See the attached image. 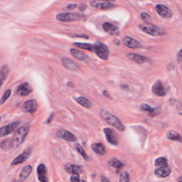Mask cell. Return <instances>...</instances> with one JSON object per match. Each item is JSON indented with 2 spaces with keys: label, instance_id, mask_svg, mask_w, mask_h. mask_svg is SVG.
I'll use <instances>...</instances> for the list:
<instances>
[{
  "label": "cell",
  "instance_id": "obj_4",
  "mask_svg": "<svg viewBox=\"0 0 182 182\" xmlns=\"http://www.w3.org/2000/svg\"><path fill=\"white\" fill-rule=\"evenodd\" d=\"M139 29L146 34L153 36H162L165 34L164 30L161 29L159 27H157L149 23H144L139 26Z\"/></svg>",
  "mask_w": 182,
  "mask_h": 182
},
{
  "label": "cell",
  "instance_id": "obj_45",
  "mask_svg": "<svg viewBox=\"0 0 182 182\" xmlns=\"http://www.w3.org/2000/svg\"><path fill=\"white\" fill-rule=\"evenodd\" d=\"M178 181L179 182H182V176L179 177V178L178 179Z\"/></svg>",
  "mask_w": 182,
  "mask_h": 182
},
{
  "label": "cell",
  "instance_id": "obj_26",
  "mask_svg": "<svg viewBox=\"0 0 182 182\" xmlns=\"http://www.w3.org/2000/svg\"><path fill=\"white\" fill-rule=\"evenodd\" d=\"M75 100L78 103L80 104V105H82L83 107L86 108H92V103L91 101L87 100V98H84V97H78V98H75Z\"/></svg>",
  "mask_w": 182,
  "mask_h": 182
},
{
  "label": "cell",
  "instance_id": "obj_1",
  "mask_svg": "<svg viewBox=\"0 0 182 182\" xmlns=\"http://www.w3.org/2000/svg\"><path fill=\"white\" fill-rule=\"evenodd\" d=\"M78 48L87 50L95 53L99 58L106 61L109 57V49L105 44L101 42L97 41L95 44H87V43H75L73 44Z\"/></svg>",
  "mask_w": 182,
  "mask_h": 182
},
{
  "label": "cell",
  "instance_id": "obj_7",
  "mask_svg": "<svg viewBox=\"0 0 182 182\" xmlns=\"http://www.w3.org/2000/svg\"><path fill=\"white\" fill-rule=\"evenodd\" d=\"M32 148H27L24 152L19 155L17 157H16L15 159L11 162V166H15V165L22 164V163L26 162V161L29 159L31 154H32Z\"/></svg>",
  "mask_w": 182,
  "mask_h": 182
},
{
  "label": "cell",
  "instance_id": "obj_32",
  "mask_svg": "<svg viewBox=\"0 0 182 182\" xmlns=\"http://www.w3.org/2000/svg\"><path fill=\"white\" fill-rule=\"evenodd\" d=\"M11 94V91L10 89L6 90V91L4 92V93L2 95V98L0 99V105H3V104L6 102V100H8L9 97H10Z\"/></svg>",
  "mask_w": 182,
  "mask_h": 182
},
{
  "label": "cell",
  "instance_id": "obj_28",
  "mask_svg": "<svg viewBox=\"0 0 182 182\" xmlns=\"http://www.w3.org/2000/svg\"><path fill=\"white\" fill-rule=\"evenodd\" d=\"M167 137L168 139H171V140L182 142L181 136L176 131H174V130L169 131L167 134Z\"/></svg>",
  "mask_w": 182,
  "mask_h": 182
},
{
  "label": "cell",
  "instance_id": "obj_36",
  "mask_svg": "<svg viewBox=\"0 0 182 182\" xmlns=\"http://www.w3.org/2000/svg\"><path fill=\"white\" fill-rule=\"evenodd\" d=\"M70 182H86L83 179H80L79 174H73L70 177Z\"/></svg>",
  "mask_w": 182,
  "mask_h": 182
},
{
  "label": "cell",
  "instance_id": "obj_10",
  "mask_svg": "<svg viewBox=\"0 0 182 182\" xmlns=\"http://www.w3.org/2000/svg\"><path fill=\"white\" fill-rule=\"evenodd\" d=\"M152 91L153 94H154L155 95L159 97L164 96L167 93L166 87L163 86L161 80H157V81L154 83L152 88Z\"/></svg>",
  "mask_w": 182,
  "mask_h": 182
},
{
  "label": "cell",
  "instance_id": "obj_18",
  "mask_svg": "<svg viewBox=\"0 0 182 182\" xmlns=\"http://www.w3.org/2000/svg\"><path fill=\"white\" fill-rule=\"evenodd\" d=\"M91 4L92 6H93V7L100 9H108L114 7L115 6L114 4L110 3V2L108 1L101 2L100 1H98V0H93V1L91 2Z\"/></svg>",
  "mask_w": 182,
  "mask_h": 182
},
{
  "label": "cell",
  "instance_id": "obj_30",
  "mask_svg": "<svg viewBox=\"0 0 182 182\" xmlns=\"http://www.w3.org/2000/svg\"><path fill=\"white\" fill-rule=\"evenodd\" d=\"M1 148L4 151L9 150L10 149H12V146H11V139H6V140H4L1 143Z\"/></svg>",
  "mask_w": 182,
  "mask_h": 182
},
{
  "label": "cell",
  "instance_id": "obj_17",
  "mask_svg": "<svg viewBox=\"0 0 182 182\" xmlns=\"http://www.w3.org/2000/svg\"><path fill=\"white\" fill-rule=\"evenodd\" d=\"M32 167L30 165L26 166L21 170L20 174L19 175V177L17 178L16 182H23L28 177H29L31 173L32 172Z\"/></svg>",
  "mask_w": 182,
  "mask_h": 182
},
{
  "label": "cell",
  "instance_id": "obj_39",
  "mask_svg": "<svg viewBox=\"0 0 182 182\" xmlns=\"http://www.w3.org/2000/svg\"><path fill=\"white\" fill-rule=\"evenodd\" d=\"M177 61L179 63H182V49L179 52L177 55Z\"/></svg>",
  "mask_w": 182,
  "mask_h": 182
},
{
  "label": "cell",
  "instance_id": "obj_35",
  "mask_svg": "<svg viewBox=\"0 0 182 182\" xmlns=\"http://www.w3.org/2000/svg\"><path fill=\"white\" fill-rule=\"evenodd\" d=\"M141 16H142V19L143 21L145 23H151V22H152V18H151L150 15H149L147 13L142 12L141 14Z\"/></svg>",
  "mask_w": 182,
  "mask_h": 182
},
{
  "label": "cell",
  "instance_id": "obj_2",
  "mask_svg": "<svg viewBox=\"0 0 182 182\" xmlns=\"http://www.w3.org/2000/svg\"><path fill=\"white\" fill-rule=\"evenodd\" d=\"M30 129V125L29 124H24L22 127H19L14 134L11 140V146L12 149H16L23 142L24 139L27 138Z\"/></svg>",
  "mask_w": 182,
  "mask_h": 182
},
{
  "label": "cell",
  "instance_id": "obj_12",
  "mask_svg": "<svg viewBox=\"0 0 182 182\" xmlns=\"http://www.w3.org/2000/svg\"><path fill=\"white\" fill-rule=\"evenodd\" d=\"M155 9L157 10L158 15L163 18H171L173 16V13L170 10V9L168 8L165 5H163V4H157V5H156Z\"/></svg>",
  "mask_w": 182,
  "mask_h": 182
},
{
  "label": "cell",
  "instance_id": "obj_19",
  "mask_svg": "<svg viewBox=\"0 0 182 182\" xmlns=\"http://www.w3.org/2000/svg\"><path fill=\"white\" fill-rule=\"evenodd\" d=\"M123 44L130 49H138L141 47V44L138 41L129 36H125L124 38Z\"/></svg>",
  "mask_w": 182,
  "mask_h": 182
},
{
  "label": "cell",
  "instance_id": "obj_34",
  "mask_svg": "<svg viewBox=\"0 0 182 182\" xmlns=\"http://www.w3.org/2000/svg\"><path fill=\"white\" fill-rule=\"evenodd\" d=\"M119 182H129V176L127 171H122L120 174Z\"/></svg>",
  "mask_w": 182,
  "mask_h": 182
},
{
  "label": "cell",
  "instance_id": "obj_27",
  "mask_svg": "<svg viewBox=\"0 0 182 182\" xmlns=\"http://www.w3.org/2000/svg\"><path fill=\"white\" fill-rule=\"evenodd\" d=\"M9 67L7 65H4L2 66V68L0 70V83L3 84V83L5 81V80L7 78V75L9 74Z\"/></svg>",
  "mask_w": 182,
  "mask_h": 182
},
{
  "label": "cell",
  "instance_id": "obj_13",
  "mask_svg": "<svg viewBox=\"0 0 182 182\" xmlns=\"http://www.w3.org/2000/svg\"><path fill=\"white\" fill-rule=\"evenodd\" d=\"M38 179L40 182H49L48 172L46 166L44 164H39L37 167Z\"/></svg>",
  "mask_w": 182,
  "mask_h": 182
},
{
  "label": "cell",
  "instance_id": "obj_20",
  "mask_svg": "<svg viewBox=\"0 0 182 182\" xmlns=\"http://www.w3.org/2000/svg\"><path fill=\"white\" fill-rule=\"evenodd\" d=\"M141 109L145 111V112H147L149 113V115L151 117H154L158 114H159L161 111V108L159 107L152 108L147 104H142L141 105Z\"/></svg>",
  "mask_w": 182,
  "mask_h": 182
},
{
  "label": "cell",
  "instance_id": "obj_25",
  "mask_svg": "<svg viewBox=\"0 0 182 182\" xmlns=\"http://www.w3.org/2000/svg\"><path fill=\"white\" fill-rule=\"evenodd\" d=\"M92 150L94 152L100 155H105L106 154V150L105 146L101 143H95L92 145Z\"/></svg>",
  "mask_w": 182,
  "mask_h": 182
},
{
  "label": "cell",
  "instance_id": "obj_46",
  "mask_svg": "<svg viewBox=\"0 0 182 182\" xmlns=\"http://www.w3.org/2000/svg\"><path fill=\"white\" fill-rule=\"evenodd\" d=\"M104 1H115V0H104Z\"/></svg>",
  "mask_w": 182,
  "mask_h": 182
},
{
  "label": "cell",
  "instance_id": "obj_42",
  "mask_svg": "<svg viewBox=\"0 0 182 182\" xmlns=\"http://www.w3.org/2000/svg\"><path fill=\"white\" fill-rule=\"evenodd\" d=\"M100 181L101 182H110V181L108 180V179L106 178V177H105V176H101V177H100Z\"/></svg>",
  "mask_w": 182,
  "mask_h": 182
},
{
  "label": "cell",
  "instance_id": "obj_29",
  "mask_svg": "<svg viewBox=\"0 0 182 182\" xmlns=\"http://www.w3.org/2000/svg\"><path fill=\"white\" fill-rule=\"evenodd\" d=\"M108 164L110 166L115 168V169H120L122 167H124V164L122 162H120L119 159H116V158H112L110 160L108 161Z\"/></svg>",
  "mask_w": 182,
  "mask_h": 182
},
{
  "label": "cell",
  "instance_id": "obj_48",
  "mask_svg": "<svg viewBox=\"0 0 182 182\" xmlns=\"http://www.w3.org/2000/svg\"><path fill=\"white\" fill-rule=\"evenodd\" d=\"M1 120H2V117H0V122H1Z\"/></svg>",
  "mask_w": 182,
  "mask_h": 182
},
{
  "label": "cell",
  "instance_id": "obj_23",
  "mask_svg": "<svg viewBox=\"0 0 182 182\" xmlns=\"http://www.w3.org/2000/svg\"><path fill=\"white\" fill-rule=\"evenodd\" d=\"M103 28L105 32H107L108 34L111 35H116L119 33V30H118L117 27L110 23H104L103 25Z\"/></svg>",
  "mask_w": 182,
  "mask_h": 182
},
{
  "label": "cell",
  "instance_id": "obj_22",
  "mask_svg": "<svg viewBox=\"0 0 182 182\" xmlns=\"http://www.w3.org/2000/svg\"><path fill=\"white\" fill-rule=\"evenodd\" d=\"M171 170L168 166L165 167H161L160 168H158L154 171V174L158 177H167L171 174Z\"/></svg>",
  "mask_w": 182,
  "mask_h": 182
},
{
  "label": "cell",
  "instance_id": "obj_15",
  "mask_svg": "<svg viewBox=\"0 0 182 182\" xmlns=\"http://www.w3.org/2000/svg\"><path fill=\"white\" fill-rule=\"evenodd\" d=\"M126 56L130 60L134 61V62L138 63V64H144L147 62H150V59L146 56H143L137 53H128L126 54Z\"/></svg>",
  "mask_w": 182,
  "mask_h": 182
},
{
  "label": "cell",
  "instance_id": "obj_14",
  "mask_svg": "<svg viewBox=\"0 0 182 182\" xmlns=\"http://www.w3.org/2000/svg\"><path fill=\"white\" fill-rule=\"evenodd\" d=\"M61 63H62L63 66L66 68V69L71 70V71L77 72L80 70V68L78 66V65L76 64L74 61H72L71 59L67 58H63L61 60Z\"/></svg>",
  "mask_w": 182,
  "mask_h": 182
},
{
  "label": "cell",
  "instance_id": "obj_8",
  "mask_svg": "<svg viewBox=\"0 0 182 182\" xmlns=\"http://www.w3.org/2000/svg\"><path fill=\"white\" fill-rule=\"evenodd\" d=\"M38 103L35 100H29L23 104L22 111L26 113H34L38 110Z\"/></svg>",
  "mask_w": 182,
  "mask_h": 182
},
{
  "label": "cell",
  "instance_id": "obj_3",
  "mask_svg": "<svg viewBox=\"0 0 182 182\" xmlns=\"http://www.w3.org/2000/svg\"><path fill=\"white\" fill-rule=\"evenodd\" d=\"M100 115L104 120H105V121L108 122V123L110 124L111 125H112V126L115 127V128H117L118 130L120 131L125 130L124 125L122 124L121 121H120L117 117H115V115L110 114V113L108 112V111H106L103 109L100 110Z\"/></svg>",
  "mask_w": 182,
  "mask_h": 182
},
{
  "label": "cell",
  "instance_id": "obj_31",
  "mask_svg": "<svg viewBox=\"0 0 182 182\" xmlns=\"http://www.w3.org/2000/svg\"><path fill=\"white\" fill-rule=\"evenodd\" d=\"M156 167L167 166V159L165 157H159L155 160Z\"/></svg>",
  "mask_w": 182,
  "mask_h": 182
},
{
  "label": "cell",
  "instance_id": "obj_38",
  "mask_svg": "<svg viewBox=\"0 0 182 182\" xmlns=\"http://www.w3.org/2000/svg\"><path fill=\"white\" fill-rule=\"evenodd\" d=\"M176 109L180 115H182V104L181 103H178L176 105Z\"/></svg>",
  "mask_w": 182,
  "mask_h": 182
},
{
  "label": "cell",
  "instance_id": "obj_47",
  "mask_svg": "<svg viewBox=\"0 0 182 182\" xmlns=\"http://www.w3.org/2000/svg\"><path fill=\"white\" fill-rule=\"evenodd\" d=\"M2 84L1 83H0V88H1V87H2Z\"/></svg>",
  "mask_w": 182,
  "mask_h": 182
},
{
  "label": "cell",
  "instance_id": "obj_16",
  "mask_svg": "<svg viewBox=\"0 0 182 182\" xmlns=\"http://www.w3.org/2000/svg\"><path fill=\"white\" fill-rule=\"evenodd\" d=\"M57 136L59 138H61L68 142H75L77 140L76 137L74 134H73L71 132H68L65 129H59L57 132Z\"/></svg>",
  "mask_w": 182,
  "mask_h": 182
},
{
  "label": "cell",
  "instance_id": "obj_40",
  "mask_svg": "<svg viewBox=\"0 0 182 182\" xmlns=\"http://www.w3.org/2000/svg\"><path fill=\"white\" fill-rule=\"evenodd\" d=\"M73 37H80V38H84V39H88L89 36H87L86 34H81V35H72Z\"/></svg>",
  "mask_w": 182,
  "mask_h": 182
},
{
  "label": "cell",
  "instance_id": "obj_43",
  "mask_svg": "<svg viewBox=\"0 0 182 182\" xmlns=\"http://www.w3.org/2000/svg\"><path fill=\"white\" fill-rule=\"evenodd\" d=\"M103 94H104V95L105 96H107L108 98H110V93H108V91H105L103 92Z\"/></svg>",
  "mask_w": 182,
  "mask_h": 182
},
{
  "label": "cell",
  "instance_id": "obj_37",
  "mask_svg": "<svg viewBox=\"0 0 182 182\" xmlns=\"http://www.w3.org/2000/svg\"><path fill=\"white\" fill-rule=\"evenodd\" d=\"M77 4H68V5H67L66 6V7H64L63 9V10L64 11H70V10H72V9H74L75 8L77 7Z\"/></svg>",
  "mask_w": 182,
  "mask_h": 182
},
{
  "label": "cell",
  "instance_id": "obj_41",
  "mask_svg": "<svg viewBox=\"0 0 182 182\" xmlns=\"http://www.w3.org/2000/svg\"><path fill=\"white\" fill-rule=\"evenodd\" d=\"M78 8L80 11H85V9H86V4H80V5L78 6Z\"/></svg>",
  "mask_w": 182,
  "mask_h": 182
},
{
  "label": "cell",
  "instance_id": "obj_6",
  "mask_svg": "<svg viewBox=\"0 0 182 182\" xmlns=\"http://www.w3.org/2000/svg\"><path fill=\"white\" fill-rule=\"evenodd\" d=\"M20 124V121H16L13 122V123L2 127L0 128V138H3V137L9 135V134L12 133L14 131H15L18 128V127L19 126Z\"/></svg>",
  "mask_w": 182,
  "mask_h": 182
},
{
  "label": "cell",
  "instance_id": "obj_44",
  "mask_svg": "<svg viewBox=\"0 0 182 182\" xmlns=\"http://www.w3.org/2000/svg\"><path fill=\"white\" fill-rule=\"evenodd\" d=\"M53 114H52V115H51V116H50V117H49V119L48 120H47V123H49V124L50 123V122H51V120H52V118H53Z\"/></svg>",
  "mask_w": 182,
  "mask_h": 182
},
{
  "label": "cell",
  "instance_id": "obj_33",
  "mask_svg": "<svg viewBox=\"0 0 182 182\" xmlns=\"http://www.w3.org/2000/svg\"><path fill=\"white\" fill-rule=\"evenodd\" d=\"M75 148L76 149L78 152L80 154H81L83 156V157L85 159L87 160V159H88V157H87V155L86 154V152H85L83 149L82 146H80L79 145V144H75Z\"/></svg>",
  "mask_w": 182,
  "mask_h": 182
},
{
  "label": "cell",
  "instance_id": "obj_11",
  "mask_svg": "<svg viewBox=\"0 0 182 182\" xmlns=\"http://www.w3.org/2000/svg\"><path fill=\"white\" fill-rule=\"evenodd\" d=\"M104 132H105L106 138L109 143L112 144L113 145H117L119 143L118 141V137L117 135L116 132H115L113 129L106 127L104 128Z\"/></svg>",
  "mask_w": 182,
  "mask_h": 182
},
{
  "label": "cell",
  "instance_id": "obj_9",
  "mask_svg": "<svg viewBox=\"0 0 182 182\" xmlns=\"http://www.w3.org/2000/svg\"><path fill=\"white\" fill-rule=\"evenodd\" d=\"M33 88L31 86V85L28 83H23L20 84L17 87L16 91V94L17 95L25 97L29 95L31 93H32Z\"/></svg>",
  "mask_w": 182,
  "mask_h": 182
},
{
  "label": "cell",
  "instance_id": "obj_24",
  "mask_svg": "<svg viewBox=\"0 0 182 182\" xmlns=\"http://www.w3.org/2000/svg\"><path fill=\"white\" fill-rule=\"evenodd\" d=\"M70 53H71V55L73 57H75V58L78 59V60L81 61H87V58H88L86 54L75 49H70Z\"/></svg>",
  "mask_w": 182,
  "mask_h": 182
},
{
  "label": "cell",
  "instance_id": "obj_5",
  "mask_svg": "<svg viewBox=\"0 0 182 182\" xmlns=\"http://www.w3.org/2000/svg\"><path fill=\"white\" fill-rule=\"evenodd\" d=\"M84 18V16L77 13H60L56 16V19L60 22H70L75 21H80Z\"/></svg>",
  "mask_w": 182,
  "mask_h": 182
},
{
  "label": "cell",
  "instance_id": "obj_21",
  "mask_svg": "<svg viewBox=\"0 0 182 182\" xmlns=\"http://www.w3.org/2000/svg\"><path fill=\"white\" fill-rule=\"evenodd\" d=\"M65 169L66 171L68 172V173L72 174H79L83 171V167L81 166H78V165L70 164L66 165Z\"/></svg>",
  "mask_w": 182,
  "mask_h": 182
}]
</instances>
